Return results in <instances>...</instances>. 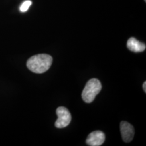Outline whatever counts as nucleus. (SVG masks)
<instances>
[{"mask_svg":"<svg viewBox=\"0 0 146 146\" xmlns=\"http://www.w3.org/2000/svg\"><path fill=\"white\" fill-rule=\"evenodd\" d=\"M32 2L31 1H25L20 7V11L21 12H26L28 10L29 8L31 5Z\"/></svg>","mask_w":146,"mask_h":146,"instance_id":"7","label":"nucleus"},{"mask_svg":"<svg viewBox=\"0 0 146 146\" xmlns=\"http://www.w3.org/2000/svg\"><path fill=\"white\" fill-rule=\"evenodd\" d=\"M52 58L46 54H41L31 56L27 62V67L31 72L42 74L47 72L51 67Z\"/></svg>","mask_w":146,"mask_h":146,"instance_id":"1","label":"nucleus"},{"mask_svg":"<svg viewBox=\"0 0 146 146\" xmlns=\"http://www.w3.org/2000/svg\"><path fill=\"white\" fill-rule=\"evenodd\" d=\"M58 118L55 123L58 128H62L68 126L72 120L71 114L67 108L64 107H59L56 110Z\"/></svg>","mask_w":146,"mask_h":146,"instance_id":"3","label":"nucleus"},{"mask_svg":"<svg viewBox=\"0 0 146 146\" xmlns=\"http://www.w3.org/2000/svg\"><path fill=\"white\" fill-rule=\"evenodd\" d=\"M127 48L133 52H140L146 49V44L139 41L134 37H131L127 42Z\"/></svg>","mask_w":146,"mask_h":146,"instance_id":"6","label":"nucleus"},{"mask_svg":"<svg viewBox=\"0 0 146 146\" xmlns=\"http://www.w3.org/2000/svg\"><path fill=\"white\" fill-rule=\"evenodd\" d=\"M105 141V135L101 131H96L89 134L86 140V143L90 146H100Z\"/></svg>","mask_w":146,"mask_h":146,"instance_id":"5","label":"nucleus"},{"mask_svg":"<svg viewBox=\"0 0 146 146\" xmlns=\"http://www.w3.org/2000/svg\"><path fill=\"white\" fill-rule=\"evenodd\" d=\"M120 131L122 140L124 142L128 143L133 140L135 130L133 126L126 121H122L120 123Z\"/></svg>","mask_w":146,"mask_h":146,"instance_id":"4","label":"nucleus"},{"mask_svg":"<svg viewBox=\"0 0 146 146\" xmlns=\"http://www.w3.org/2000/svg\"><path fill=\"white\" fill-rule=\"evenodd\" d=\"M145 2H146V0H145Z\"/></svg>","mask_w":146,"mask_h":146,"instance_id":"9","label":"nucleus"},{"mask_svg":"<svg viewBox=\"0 0 146 146\" xmlns=\"http://www.w3.org/2000/svg\"><path fill=\"white\" fill-rule=\"evenodd\" d=\"M143 89L145 91V92L146 93V82L145 81L143 84Z\"/></svg>","mask_w":146,"mask_h":146,"instance_id":"8","label":"nucleus"},{"mask_svg":"<svg viewBox=\"0 0 146 146\" xmlns=\"http://www.w3.org/2000/svg\"><path fill=\"white\" fill-rule=\"evenodd\" d=\"M101 89L102 85L98 79L92 78L89 80L82 91V99L86 103L92 102Z\"/></svg>","mask_w":146,"mask_h":146,"instance_id":"2","label":"nucleus"}]
</instances>
